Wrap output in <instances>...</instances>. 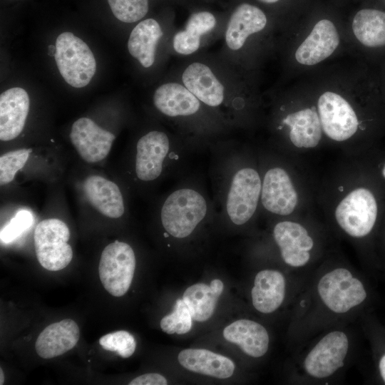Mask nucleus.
I'll return each instance as SVG.
<instances>
[{"mask_svg": "<svg viewBox=\"0 0 385 385\" xmlns=\"http://www.w3.org/2000/svg\"><path fill=\"white\" fill-rule=\"evenodd\" d=\"M192 319L190 311L184 300L178 299L173 312L163 317L160 325L161 329L168 334H184L191 329Z\"/></svg>", "mask_w": 385, "mask_h": 385, "instance_id": "obj_28", "label": "nucleus"}, {"mask_svg": "<svg viewBox=\"0 0 385 385\" xmlns=\"http://www.w3.org/2000/svg\"><path fill=\"white\" fill-rule=\"evenodd\" d=\"M297 201V191L284 169L273 167L265 171L260 195L265 210L277 215H288L294 210Z\"/></svg>", "mask_w": 385, "mask_h": 385, "instance_id": "obj_11", "label": "nucleus"}, {"mask_svg": "<svg viewBox=\"0 0 385 385\" xmlns=\"http://www.w3.org/2000/svg\"><path fill=\"white\" fill-rule=\"evenodd\" d=\"M379 356L377 359V370L382 382L385 384V334L382 335V339L379 341Z\"/></svg>", "mask_w": 385, "mask_h": 385, "instance_id": "obj_35", "label": "nucleus"}, {"mask_svg": "<svg viewBox=\"0 0 385 385\" xmlns=\"http://www.w3.org/2000/svg\"><path fill=\"white\" fill-rule=\"evenodd\" d=\"M178 359L190 371L218 379L230 377L235 367L230 359L205 349H184L179 353Z\"/></svg>", "mask_w": 385, "mask_h": 385, "instance_id": "obj_23", "label": "nucleus"}, {"mask_svg": "<svg viewBox=\"0 0 385 385\" xmlns=\"http://www.w3.org/2000/svg\"><path fill=\"white\" fill-rule=\"evenodd\" d=\"M135 256L131 246L118 240L103 250L98 272L106 290L114 297H121L128 290L135 272Z\"/></svg>", "mask_w": 385, "mask_h": 385, "instance_id": "obj_7", "label": "nucleus"}, {"mask_svg": "<svg viewBox=\"0 0 385 385\" xmlns=\"http://www.w3.org/2000/svg\"><path fill=\"white\" fill-rule=\"evenodd\" d=\"M29 106V95L22 88H11L1 93V140H11L21 133L25 125Z\"/></svg>", "mask_w": 385, "mask_h": 385, "instance_id": "obj_16", "label": "nucleus"}, {"mask_svg": "<svg viewBox=\"0 0 385 385\" xmlns=\"http://www.w3.org/2000/svg\"><path fill=\"white\" fill-rule=\"evenodd\" d=\"M34 222L31 212L26 210H19L10 222L1 230V242L9 243L17 239Z\"/></svg>", "mask_w": 385, "mask_h": 385, "instance_id": "obj_32", "label": "nucleus"}, {"mask_svg": "<svg viewBox=\"0 0 385 385\" xmlns=\"http://www.w3.org/2000/svg\"><path fill=\"white\" fill-rule=\"evenodd\" d=\"M31 148H22L4 153L0 157V185L11 183L16 173L26 164Z\"/></svg>", "mask_w": 385, "mask_h": 385, "instance_id": "obj_30", "label": "nucleus"}, {"mask_svg": "<svg viewBox=\"0 0 385 385\" xmlns=\"http://www.w3.org/2000/svg\"><path fill=\"white\" fill-rule=\"evenodd\" d=\"M223 288L222 282L215 279L211 281L210 285L197 283L186 289L183 299L190 309L194 320L205 322L212 316Z\"/></svg>", "mask_w": 385, "mask_h": 385, "instance_id": "obj_26", "label": "nucleus"}, {"mask_svg": "<svg viewBox=\"0 0 385 385\" xmlns=\"http://www.w3.org/2000/svg\"><path fill=\"white\" fill-rule=\"evenodd\" d=\"M317 106L322 130L329 138L344 141L356 133L359 125L356 114L343 96L325 91L319 96Z\"/></svg>", "mask_w": 385, "mask_h": 385, "instance_id": "obj_9", "label": "nucleus"}, {"mask_svg": "<svg viewBox=\"0 0 385 385\" xmlns=\"http://www.w3.org/2000/svg\"><path fill=\"white\" fill-rule=\"evenodd\" d=\"M184 86L200 102L210 108H218L225 101L222 84L207 65L194 62L190 64L182 75Z\"/></svg>", "mask_w": 385, "mask_h": 385, "instance_id": "obj_17", "label": "nucleus"}, {"mask_svg": "<svg viewBox=\"0 0 385 385\" xmlns=\"http://www.w3.org/2000/svg\"><path fill=\"white\" fill-rule=\"evenodd\" d=\"M80 337L77 324L71 319H63L47 326L37 337L35 348L43 359H51L73 348Z\"/></svg>", "mask_w": 385, "mask_h": 385, "instance_id": "obj_19", "label": "nucleus"}, {"mask_svg": "<svg viewBox=\"0 0 385 385\" xmlns=\"http://www.w3.org/2000/svg\"><path fill=\"white\" fill-rule=\"evenodd\" d=\"M48 49H49L48 54H49L50 56H54V55H55V52H56V46L50 45V46H48Z\"/></svg>", "mask_w": 385, "mask_h": 385, "instance_id": "obj_36", "label": "nucleus"}, {"mask_svg": "<svg viewBox=\"0 0 385 385\" xmlns=\"http://www.w3.org/2000/svg\"><path fill=\"white\" fill-rule=\"evenodd\" d=\"M163 36L160 24L153 19H147L138 24L132 30L128 49L145 68L150 67L155 61L156 47Z\"/></svg>", "mask_w": 385, "mask_h": 385, "instance_id": "obj_25", "label": "nucleus"}, {"mask_svg": "<svg viewBox=\"0 0 385 385\" xmlns=\"http://www.w3.org/2000/svg\"><path fill=\"white\" fill-rule=\"evenodd\" d=\"M348 349L349 340L345 333L329 332L309 351L303 362L304 369L313 378L331 376L343 366Z\"/></svg>", "mask_w": 385, "mask_h": 385, "instance_id": "obj_10", "label": "nucleus"}, {"mask_svg": "<svg viewBox=\"0 0 385 385\" xmlns=\"http://www.w3.org/2000/svg\"><path fill=\"white\" fill-rule=\"evenodd\" d=\"M4 381V373H3L2 369L1 368L0 369V384L1 385L3 384Z\"/></svg>", "mask_w": 385, "mask_h": 385, "instance_id": "obj_37", "label": "nucleus"}, {"mask_svg": "<svg viewBox=\"0 0 385 385\" xmlns=\"http://www.w3.org/2000/svg\"><path fill=\"white\" fill-rule=\"evenodd\" d=\"M167 379L156 373H149L140 375L133 379L129 385H166Z\"/></svg>", "mask_w": 385, "mask_h": 385, "instance_id": "obj_34", "label": "nucleus"}, {"mask_svg": "<svg viewBox=\"0 0 385 385\" xmlns=\"http://www.w3.org/2000/svg\"><path fill=\"white\" fill-rule=\"evenodd\" d=\"M99 344L104 349L116 352L122 358H128L132 356L136 347L134 337L124 330L114 332L101 337Z\"/></svg>", "mask_w": 385, "mask_h": 385, "instance_id": "obj_31", "label": "nucleus"}, {"mask_svg": "<svg viewBox=\"0 0 385 385\" xmlns=\"http://www.w3.org/2000/svg\"><path fill=\"white\" fill-rule=\"evenodd\" d=\"M382 175L385 178V165L384 166V168L382 169Z\"/></svg>", "mask_w": 385, "mask_h": 385, "instance_id": "obj_39", "label": "nucleus"}, {"mask_svg": "<svg viewBox=\"0 0 385 385\" xmlns=\"http://www.w3.org/2000/svg\"><path fill=\"white\" fill-rule=\"evenodd\" d=\"M115 18L125 23L143 19L148 11V0H108Z\"/></svg>", "mask_w": 385, "mask_h": 385, "instance_id": "obj_29", "label": "nucleus"}, {"mask_svg": "<svg viewBox=\"0 0 385 385\" xmlns=\"http://www.w3.org/2000/svg\"><path fill=\"white\" fill-rule=\"evenodd\" d=\"M34 246L40 265L49 271L67 267L73 258V250L68 243L70 230L66 224L56 218L41 221L34 231Z\"/></svg>", "mask_w": 385, "mask_h": 385, "instance_id": "obj_6", "label": "nucleus"}, {"mask_svg": "<svg viewBox=\"0 0 385 385\" xmlns=\"http://www.w3.org/2000/svg\"><path fill=\"white\" fill-rule=\"evenodd\" d=\"M258 1L262 3H265V4H273V3L277 2L279 0H258Z\"/></svg>", "mask_w": 385, "mask_h": 385, "instance_id": "obj_38", "label": "nucleus"}, {"mask_svg": "<svg viewBox=\"0 0 385 385\" xmlns=\"http://www.w3.org/2000/svg\"><path fill=\"white\" fill-rule=\"evenodd\" d=\"M70 139L81 158L93 163L106 158L115 135L91 118L83 117L72 125Z\"/></svg>", "mask_w": 385, "mask_h": 385, "instance_id": "obj_12", "label": "nucleus"}, {"mask_svg": "<svg viewBox=\"0 0 385 385\" xmlns=\"http://www.w3.org/2000/svg\"><path fill=\"white\" fill-rule=\"evenodd\" d=\"M210 170L216 216L241 227L255 215L260 202L262 178L232 145H212Z\"/></svg>", "mask_w": 385, "mask_h": 385, "instance_id": "obj_1", "label": "nucleus"}, {"mask_svg": "<svg viewBox=\"0 0 385 385\" xmlns=\"http://www.w3.org/2000/svg\"><path fill=\"white\" fill-rule=\"evenodd\" d=\"M83 189L90 204L103 215L115 219L124 215L122 192L113 181L99 175H91L85 179Z\"/></svg>", "mask_w": 385, "mask_h": 385, "instance_id": "obj_18", "label": "nucleus"}, {"mask_svg": "<svg viewBox=\"0 0 385 385\" xmlns=\"http://www.w3.org/2000/svg\"><path fill=\"white\" fill-rule=\"evenodd\" d=\"M272 235L287 265L300 267L307 264L314 242L302 225L292 221L279 222L274 225Z\"/></svg>", "mask_w": 385, "mask_h": 385, "instance_id": "obj_13", "label": "nucleus"}, {"mask_svg": "<svg viewBox=\"0 0 385 385\" xmlns=\"http://www.w3.org/2000/svg\"><path fill=\"white\" fill-rule=\"evenodd\" d=\"M352 30L365 46H385V12L374 9L359 11L353 19Z\"/></svg>", "mask_w": 385, "mask_h": 385, "instance_id": "obj_27", "label": "nucleus"}, {"mask_svg": "<svg viewBox=\"0 0 385 385\" xmlns=\"http://www.w3.org/2000/svg\"><path fill=\"white\" fill-rule=\"evenodd\" d=\"M377 203L373 193L364 188H356L338 205L335 217L349 235L361 238L369 235L377 218Z\"/></svg>", "mask_w": 385, "mask_h": 385, "instance_id": "obj_8", "label": "nucleus"}, {"mask_svg": "<svg viewBox=\"0 0 385 385\" xmlns=\"http://www.w3.org/2000/svg\"><path fill=\"white\" fill-rule=\"evenodd\" d=\"M55 46V61L66 82L74 88L87 86L96 70V59L88 46L69 31L61 34Z\"/></svg>", "mask_w": 385, "mask_h": 385, "instance_id": "obj_4", "label": "nucleus"}, {"mask_svg": "<svg viewBox=\"0 0 385 385\" xmlns=\"http://www.w3.org/2000/svg\"><path fill=\"white\" fill-rule=\"evenodd\" d=\"M289 128L290 141L297 148L316 147L322 138V128L314 108H306L291 113L282 120Z\"/></svg>", "mask_w": 385, "mask_h": 385, "instance_id": "obj_24", "label": "nucleus"}, {"mask_svg": "<svg viewBox=\"0 0 385 385\" xmlns=\"http://www.w3.org/2000/svg\"><path fill=\"white\" fill-rule=\"evenodd\" d=\"M216 25V19L212 14L208 11H200L195 13L188 19L185 29L196 31L202 36L211 30Z\"/></svg>", "mask_w": 385, "mask_h": 385, "instance_id": "obj_33", "label": "nucleus"}, {"mask_svg": "<svg viewBox=\"0 0 385 385\" xmlns=\"http://www.w3.org/2000/svg\"><path fill=\"white\" fill-rule=\"evenodd\" d=\"M286 283L283 274L274 270H263L255 278L251 291L252 304L256 310L270 314L282 304Z\"/></svg>", "mask_w": 385, "mask_h": 385, "instance_id": "obj_22", "label": "nucleus"}, {"mask_svg": "<svg viewBox=\"0 0 385 385\" xmlns=\"http://www.w3.org/2000/svg\"><path fill=\"white\" fill-rule=\"evenodd\" d=\"M188 146L173 142L163 131L148 132L136 143L133 165L135 177L139 181L150 183L167 173H176L183 168L191 152Z\"/></svg>", "mask_w": 385, "mask_h": 385, "instance_id": "obj_3", "label": "nucleus"}, {"mask_svg": "<svg viewBox=\"0 0 385 385\" xmlns=\"http://www.w3.org/2000/svg\"><path fill=\"white\" fill-rule=\"evenodd\" d=\"M215 205L202 184L192 178L180 183L166 196L160 209L165 238L184 240L206 220L216 216Z\"/></svg>", "mask_w": 385, "mask_h": 385, "instance_id": "obj_2", "label": "nucleus"}, {"mask_svg": "<svg viewBox=\"0 0 385 385\" xmlns=\"http://www.w3.org/2000/svg\"><path fill=\"white\" fill-rule=\"evenodd\" d=\"M339 43V34L334 23L329 19H322L298 46L295 59L302 65H316L329 57Z\"/></svg>", "mask_w": 385, "mask_h": 385, "instance_id": "obj_14", "label": "nucleus"}, {"mask_svg": "<svg viewBox=\"0 0 385 385\" xmlns=\"http://www.w3.org/2000/svg\"><path fill=\"white\" fill-rule=\"evenodd\" d=\"M319 296L324 304L332 312L346 313L362 304L368 297L364 284L345 268H336L319 279Z\"/></svg>", "mask_w": 385, "mask_h": 385, "instance_id": "obj_5", "label": "nucleus"}, {"mask_svg": "<svg viewBox=\"0 0 385 385\" xmlns=\"http://www.w3.org/2000/svg\"><path fill=\"white\" fill-rule=\"evenodd\" d=\"M267 19L258 7L249 4L239 5L232 14L225 31V42L231 50L241 48L247 38L263 30Z\"/></svg>", "mask_w": 385, "mask_h": 385, "instance_id": "obj_20", "label": "nucleus"}, {"mask_svg": "<svg viewBox=\"0 0 385 385\" xmlns=\"http://www.w3.org/2000/svg\"><path fill=\"white\" fill-rule=\"evenodd\" d=\"M224 338L237 344L247 355L259 358L264 356L269 347V335L260 324L250 319L235 321L223 330Z\"/></svg>", "mask_w": 385, "mask_h": 385, "instance_id": "obj_21", "label": "nucleus"}, {"mask_svg": "<svg viewBox=\"0 0 385 385\" xmlns=\"http://www.w3.org/2000/svg\"><path fill=\"white\" fill-rule=\"evenodd\" d=\"M157 110L171 118H190L199 114L201 102L185 86L167 83L159 86L153 94Z\"/></svg>", "mask_w": 385, "mask_h": 385, "instance_id": "obj_15", "label": "nucleus"}]
</instances>
